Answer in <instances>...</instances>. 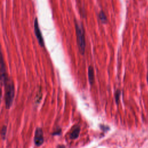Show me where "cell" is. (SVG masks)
I'll return each instance as SVG.
<instances>
[{"label": "cell", "instance_id": "6da1fadb", "mask_svg": "<svg viewBox=\"0 0 148 148\" xmlns=\"http://www.w3.org/2000/svg\"><path fill=\"white\" fill-rule=\"evenodd\" d=\"M5 87V102L7 109L11 108L15 96V86L13 81L8 77L2 82Z\"/></svg>", "mask_w": 148, "mask_h": 148}, {"label": "cell", "instance_id": "7a4b0ae2", "mask_svg": "<svg viewBox=\"0 0 148 148\" xmlns=\"http://www.w3.org/2000/svg\"><path fill=\"white\" fill-rule=\"evenodd\" d=\"M75 30H76L77 44H78L79 50L82 55H84L85 52V48H86L84 28L82 24L76 20L75 21Z\"/></svg>", "mask_w": 148, "mask_h": 148}, {"label": "cell", "instance_id": "3957f363", "mask_svg": "<svg viewBox=\"0 0 148 148\" xmlns=\"http://www.w3.org/2000/svg\"><path fill=\"white\" fill-rule=\"evenodd\" d=\"M34 32H35V34L36 35L37 40H38V41L39 44L40 45V46L41 47H44L45 45L44 40L43 38L41 30L39 27L38 18H35V21H34Z\"/></svg>", "mask_w": 148, "mask_h": 148}, {"label": "cell", "instance_id": "277c9868", "mask_svg": "<svg viewBox=\"0 0 148 148\" xmlns=\"http://www.w3.org/2000/svg\"><path fill=\"white\" fill-rule=\"evenodd\" d=\"M34 141L35 145L37 146H40L44 143V133L42 128H37L36 129Z\"/></svg>", "mask_w": 148, "mask_h": 148}, {"label": "cell", "instance_id": "5b68a950", "mask_svg": "<svg viewBox=\"0 0 148 148\" xmlns=\"http://www.w3.org/2000/svg\"><path fill=\"white\" fill-rule=\"evenodd\" d=\"M80 131H81V128L79 126L77 125L74 126L73 130L70 134V136H69L70 138L71 139H75L77 138H78L79 135Z\"/></svg>", "mask_w": 148, "mask_h": 148}, {"label": "cell", "instance_id": "8992f818", "mask_svg": "<svg viewBox=\"0 0 148 148\" xmlns=\"http://www.w3.org/2000/svg\"><path fill=\"white\" fill-rule=\"evenodd\" d=\"M88 78L90 84L92 85L94 82V72L93 67L91 65L88 68Z\"/></svg>", "mask_w": 148, "mask_h": 148}, {"label": "cell", "instance_id": "52a82bcc", "mask_svg": "<svg viewBox=\"0 0 148 148\" xmlns=\"http://www.w3.org/2000/svg\"><path fill=\"white\" fill-rule=\"evenodd\" d=\"M99 18L101 20V22L104 23L106 24L107 23V17L105 14V13L102 11L99 13Z\"/></svg>", "mask_w": 148, "mask_h": 148}, {"label": "cell", "instance_id": "ba28073f", "mask_svg": "<svg viewBox=\"0 0 148 148\" xmlns=\"http://www.w3.org/2000/svg\"><path fill=\"white\" fill-rule=\"evenodd\" d=\"M7 127L6 126H3L2 130H1V137L3 139H5L6 134H7Z\"/></svg>", "mask_w": 148, "mask_h": 148}, {"label": "cell", "instance_id": "9c48e42d", "mask_svg": "<svg viewBox=\"0 0 148 148\" xmlns=\"http://www.w3.org/2000/svg\"><path fill=\"white\" fill-rule=\"evenodd\" d=\"M120 94H121V91L119 90H118L115 92V100H116V102L117 104H118V102H119V97L120 96Z\"/></svg>", "mask_w": 148, "mask_h": 148}, {"label": "cell", "instance_id": "30bf717a", "mask_svg": "<svg viewBox=\"0 0 148 148\" xmlns=\"http://www.w3.org/2000/svg\"><path fill=\"white\" fill-rule=\"evenodd\" d=\"M61 129H59L57 131H55L54 133H53V135H60V133H61Z\"/></svg>", "mask_w": 148, "mask_h": 148}]
</instances>
